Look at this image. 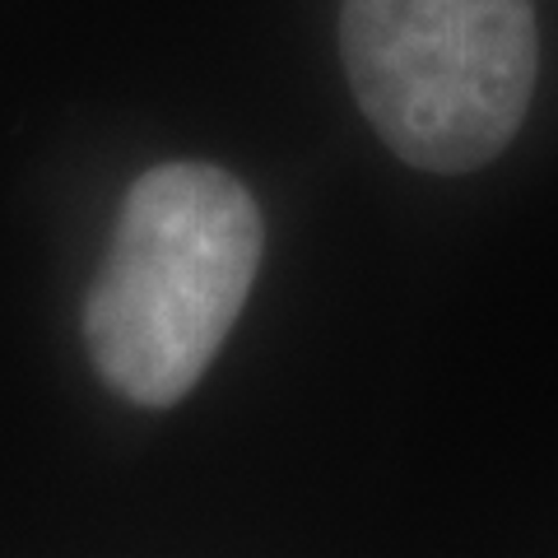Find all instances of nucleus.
I'll return each instance as SVG.
<instances>
[{
    "label": "nucleus",
    "instance_id": "nucleus-2",
    "mask_svg": "<svg viewBox=\"0 0 558 558\" xmlns=\"http://www.w3.org/2000/svg\"><path fill=\"white\" fill-rule=\"evenodd\" d=\"M354 98L396 159L470 172L498 159L535 94V0H344Z\"/></svg>",
    "mask_w": 558,
    "mask_h": 558
},
{
    "label": "nucleus",
    "instance_id": "nucleus-1",
    "mask_svg": "<svg viewBox=\"0 0 558 558\" xmlns=\"http://www.w3.org/2000/svg\"><path fill=\"white\" fill-rule=\"evenodd\" d=\"M260 238V209L233 172L159 163L135 178L84 303L98 377L131 405H178L247 303Z\"/></svg>",
    "mask_w": 558,
    "mask_h": 558
}]
</instances>
